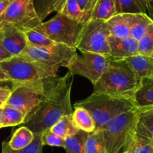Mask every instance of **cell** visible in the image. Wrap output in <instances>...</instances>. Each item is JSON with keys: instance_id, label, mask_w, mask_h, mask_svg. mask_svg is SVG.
I'll return each mask as SVG.
<instances>
[{"instance_id": "7bdbcfd3", "label": "cell", "mask_w": 153, "mask_h": 153, "mask_svg": "<svg viewBox=\"0 0 153 153\" xmlns=\"http://www.w3.org/2000/svg\"><path fill=\"white\" fill-rule=\"evenodd\" d=\"M152 56V58H153V53H152V56Z\"/></svg>"}, {"instance_id": "e0dca14e", "label": "cell", "mask_w": 153, "mask_h": 153, "mask_svg": "<svg viewBox=\"0 0 153 153\" xmlns=\"http://www.w3.org/2000/svg\"><path fill=\"white\" fill-rule=\"evenodd\" d=\"M110 35L118 38H126L130 35L129 14H120L107 21Z\"/></svg>"}, {"instance_id": "f546056e", "label": "cell", "mask_w": 153, "mask_h": 153, "mask_svg": "<svg viewBox=\"0 0 153 153\" xmlns=\"http://www.w3.org/2000/svg\"><path fill=\"white\" fill-rule=\"evenodd\" d=\"M59 13H61L73 20L82 23H87L84 13L76 0H66L64 6L62 8L61 11Z\"/></svg>"}, {"instance_id": "2e32d148", "label": "cell", "mask_w": 153, "mask_h": 153, "mask_svg": "<svg viewBox=\"0 0 153 153\" xmlns=\"http://www.w3.org/2000/svg\"><path fill=\"white\" fill-rule=\"evenodd\" d=\"M123 60L127 62L140 80L144 77L153 76V58L152 56L137 54Z\"/></svg>"}, {"instance_id": "ba28073f", "label": "cell", "mask_w": 153, "mask_h": 153, "mask_svg": "<svg viewBox=\"0 0 153 153\" xmlns=\"http://www.w3.org/2000/svg\"><path fill=\"white\" fill-rule=\"evenodd\" d=\"M76 50L59 43L49 48H35L28 45L21 54L56 73L59 68H68L77 55Z\"/></svg>"}, {"instance_id": "7c38bea8", "label": "cell", "mask_w": 153, "mask_h": 153, "mask_svg": "<svg viewBox=\"0 0 153 153\" xmlns=\"http://www.w3.org/2000/svg\"><path fill=\"white\" fill-rule=\"evenodd\" d=\"M0 45L12 56L22 53L28 42L24 32L12 24L0 25Z\"/></svg>"}, {"instance_id": "83f0119b", "label": "cell", "mask_w": 153, "mask_h": 153, "mask_svg": "<svg viewBox=\"0 0 153 153\" xmlns=\"http://www.w3.org/2000/svg\"><path fill=\"white\" fill-rule=\"evenodd\" d=\"M23 32L27 39L28 45L30 46L35 48H49L56 43L43 33L35 29H29Z\"/></svg>"}, {"instance_id": "d4e9b609", "label": "cell", "mask_w": 153, "mask_h": 153, "mask_svg": "<svg viewBox=\"0 0 153 153\" xmlns=\"http://www.w3.org/2000/svg\"><path fill=\"white\" fill-rule=\"evenodd\" d=\"M90 133L80 130L73 136L65 138V147L67 153H85V145Z\"/></svg>"}, {"instance_id": "60d3db41", "label": "cell", "mask_w": 153, "mask_h": 153, "mask_svg": "<svg viewBox=\"0 0 153 153\" xmlns=\"http://www.w3.org/2000/svg\"><path fill=\"white\" fill-rule=\"evenodd\" d=\"M2 111H3V107H0V128H2Z\"/></svg>"}, {"instance_id": "e575fe53", "label": "cell", "mask_w": 153, "mask_h": 153, "mask_svg": "<svg viewBox=\"0 0 153 153\" xmlns=\"http://www.w3.org/2000/svg\"><path fill=\"white\" fill-rule=\"evenodd\" d=\"M11 89L9 87H0V107H3L11 95Z\"/></svg>"}, {"instance_id": "484cf974", "label": "cell", "mask_w": 153, "mask_h": 153, "mask_svg": "<svg viewBox=\"0 0 153 153\" xmlns=\"http://www.w3.org/2000/svg\"><path fill=\"white\" fill-rule=\"evenodd\" d=\"M26 120V114L18 109L10 106H3L2 111V128L10 126H19L24 124Z\"/></svg>"}, {"instance_id": "ac0fdd59", "label": "cell", "mask_w": 153, "mask_h": 153, "mask_svg": "<svg viewBox=\"0 0 153 153\" xmlns=\"http://www.w3.org/2000/svg\"><path fill=\"white\" fill-rule=\"evenodd\" d=\"M130 35L129 36L136 41H139L145 34L147 28L153 21L147 14L143 13L129 14Z\"/></svg>"}, {"instance_id": "4fadbf2b", "label": "cell", "mask_w": 153, "mask_h": 153, "mask_svg": "<svg viewBox=\"0 0 153 153\" xmlns=\"http://www.w3.org/2000/svg\"><path fill=\"white\" fill-rule=\"evenodd\" d=\"M108 40L110 53L107 58L109 60H123L138 54V42L130 36L118 38L110 35Z\"/></svg>"}, {"instance_id": "52a82bcc", "label": "cell", "mask_w": 153, "mask_h": 153, "mask_svg": "<svg viewBox=\"0 0 153 153\" xmlns=\"http://www.w3.org/2000/svg\"><path fill=\"white\" fill-rule=\"evenodd\" d=\"M85 24L61 13H57L51 20L43 22L34 29L43 33L56 43L63 44L76 49V45Z\"/></svg>"}, {"instance_id": "1f68e13d", "label": "cell", "mask_w": 153, "mask_h": 153, "mask_svg": "<svg viewBox=\"0 0 153 153\" xmlns=\"http://www.w3.org/2000/svg\"><path fill=\"white\" fill-rule=\"evenodd\" d=\"M41 140L43 146L65 147V139L48 128L41 134Z\"/></svg>"}, {"instance_id": "4316f807", "label": "cell", "mask_w": 153, "mask_h": 153, "mask_svg": "<svg viewBox=\"0 0 153 153\" xmlns=\"http://www.w3.org/2000/svg\"><path fill=\"white\" fill-rule=\"evenodd\" d=\"M85 153H107L101 129H96L89 134L86 141Z\"/></svg>"}, {"instance_id": "30bf717a", "label": "cell", "mask_w": 153, "mask_h": 153, "mask_svg": "<svg viewBox=\"0 0 153 153\" xmlns=\"http://www.w3.org/2000/svg\"><path fill=\"white\" fill-rule=\"evenodd\" d=\"M42 23L32 0H12L0 16V25L12 24L23 32L35 29Z\"/></svg>"}, {"instance_id": "7402d4cb", "label": "cell", "mask_w": 153, "mask_h": 153, "mask_svg": "<svg viewBox=\"0 0 153 153\" xmlns=\"http://www.w3.org/2000/svg\"><path fill=\"white\" fill-rule=\"evenodd\" d=\"M34 137L35 134L30 129L26 126H22L14 131L8 144L12 149H21L29 146Z\"/></svg>"}, {"instance_id": "b9f144b4", "label": "cell", "mask_w": 153, "mask_h": 153, "mask_svg": "<svg viewBox=\"0 0 153 153\" xmlns=\"http://www.w3.org/2000/svg\"><path fill=\"white\" fill-rule=\"evenodd\" d=\"M122 153H130V152H122Z\"/></svg>"}, {"instance_id": "d590c367", "label": "cell", "mask_w": 153, "mask_h": 153, "mask_svg": "<svg viewBox=\"0 0 153 153\" xmlns=\"http://www.w3.org/2000/svg\"><path fill=\"white\" fill-rule=\"evenodd\" d=\"M146 4L147 15L153 20V0H145Z\"/></svg>"}, {"instance_id": "cb8c5ba5", "label": "cell", "mask_w": 153, "mask_h": 153, "mask_svg": "<svg viewBox=\"0 0 153 153\" xmlns=\"http://www.w3.org/2000/svg\"><path fill=\"white\" fill-rule=\"evenodd\" d=\"M51 130L62 138L73 136L79 132V129L74 126L72 115H65L57 121Z\"/></svg>"}, {"instance_id": "ab89813d", "label": "cell", "mask_w": 153, "mask_h": 153, "mask_svg": "<svg viewBox=\"0 0 153 153\" xmlns=\"http://www.w3.org/2000/svg\"><path fill=\"white\" fill-rule=\"evenodd\" d=\"M0 87L12 88V82L10 81H0Z\"/></svg>"}, {"instance_id": "836d02e7", "label": "cell", "mask_w": 153, "mask_h": 153, "mask_svg": "<svg viewBox=\"0 0 153 153\" xmlns=\"http://www.w3.org/2000/svg\"><path fill=\"white\" fill-rule=\"evenodd\" d=\"M80 5V8L83 11L87 22L91 20L92 11L98 0H76Z\"/></svg>"}, {"instance_id": "d6986e66", "label": "cell", "mask_w": 153, "mask_h": 153, "mask_svg": "<svg viewBox=\"0 0 153 153\" xmlns=\"http://www.w3.org/2000/svg\"><path fill=\"white\" fill-rule=\"evenodd\" d=\"M72 118L74 124L79 130L87 133H92L96 130V126L93 118L88 110L83 107L75 106Z\"/></svg>"}, {"instance_id": "7a4b0ae2", "label": "cell", "mask_w": 153, "mask_h": 153, "mask_svg": "<svg viewBox=\"0 0 153 153\" xmlns=\"http://www.w3.org/2000/svg\"><path fill=\"white\" fill-rule=\"evenodd\" d=\"M140 81L125 60H109L108 67L94 85L92 93L107 94L132 101Z\"/></svg>"}, {"instance_id": "3957f363", "label": "cell", "mask_w": 153, "mask_h": 153, "mask_svg": "<svg viewBox=\"0 0 153 153\" xmlns=\"http://www.w3.org/2000/svg\"><path fill=\"white\" fill-rule=\"evenodd\" d=\"M60 78L56 76L38 81L12 83L11 95L5 104L18 109L26 114L25 124L32 118L41 104L48 98Z\"/></svg>"}, {"instance_id": "74e56055", "label": "cell", "mask_w": 153, "mask_h": 153, "mask_svg": "<svg viewBox=\"0 0 153 153\" xmlns=\"http://www.w3.org/2000/svg\"><path fill=\"white\" fill-rule=\"evenodd\" d=\"M12 0H0V16L8 7V5L11 3Z\"/></svg>"}, {"instance_id": "f35d334b", "label": "cell", "mask_w": 153, "mask_h": 153, "mask_svg": "<svg viewBox=\"0 0 153 153\" xmlns=\"http://www.w3.org/2000/svg\"><path fill=\"white\" fill-rule=\"evenodd\" d=\"M0 81H10V79L8 78V75L5 73L3 70L0 68Z\"/></svg>"}, {"instance_id": "9a60e30c", "label": "cell", "mask_w": 153, "mask_h": 153, "mask_svg": "<svg viewBox=\"0 0 153 153\" xmlns=\"http://www.w3.org/2000/svg\"><path fill=\"white\" fill-rule=\"evenodd\" d=\"M132 103L137 110L153 107V76L141 79L134 94Z\"/></svg>"}, {"instance_id": "9c48e42d", "label": "cell", "mask_w": 153, "mask_h": 153, "mask_svg": "<svg viewBox=\"0 0 153 153\" xmlns=\"http://www.w3.org/2000/svg\"><path fill=\"white\" fill-rule=\"evenodd\" d=\"M110 30L107 21L91 19L86 23L76 48L80 52H91L107 57L110 56Z\"/></svg>"}, {"instance_id": "277c9868", "label": "cell", "mask_w": 153, "mask_h": 153, "mask_svg": "<svg viewBox=\"0 0 153 153\" xmlns=\"http://www.w3.org/2000/svg\"><path fill=\"white\" fill-rule=\"evenodd\" d=\"M75 106L88 110L95 121L96 129H103L117 116L136 109L129 100L103 93H92L86 99L76 103Z\"/></svg>"}, {"instance_id": "4dcf8cb0", "label": "cell", "mask_w": 153, "mask_h": 153, "mask_svg": "<svg viewBox=\"0 0 153 153\" xmlns=\"http://www.w3.org/2000/svg\"><path fill=\"white\" fill-rule=\"evenodd\" d=\"M153 53V21L147 28L145 34L138 41V54L151 56Z\"/></svg>"}, {"instance_id": "ffe728a7", "label": "cell", "mask_w": 153, "mask_h": 153, "mask_svg": "<svg viewBox=\"0 0 153 153\" xmlns=\"http://www.w3.org/2000/svg\"><path fill=\"white\" fill-rule=\"evenodd\" d=\"M35 11L43 21L53 12H60L66 0H32Z\"/></svg>"}, {"instance_id": "f1b7e54d", "label": "cell", "mask_w": 153, "mask_h": 153, "mask_svg": "<svg viewBox=\"0 0 153 153\" xmlns=\"http://www.w3.org/2000/svg\"><path fill=\"white\" fill-rule=\"evenodd\" d=\"M43 146L41 140V134H35L32 142L21 149H12L8 146V142L4 141L2 144V153H43Z\"/></svg>"}, {"instance_id": "603a6c76", "label": "cell", "mask_w": 153, "mask_h": 153, "mask_svg": "<svg viewBox=\"0 0 153 153\" xmlns=\"http://www.w3.org/2000/svg\"><path fill=\"white\" fill-rule=\"evenodd\" d=\"M117 14H147L145 0H115Z\"/></svg>"}, {"instance_id": "d6a6232c", "label": "cell", "mask_w": 153, "mask_h": 153, "mask_svg": "<svg viewBox=\"0 0 153 153\" xmlns=\"http://www.w3.org/2000/svg\"><path fill=\"white\" fill-rule=\"evenodd\" d=\"M139 123L142 124L151 134L153 135V107L138 110Z\"/></svg>"}, {"instance_id": "8fae6325", "label": "cell", "mask_w": 153, "mask_h": 153, "mask_svg": "<svg viewBox=\"0 0 153 153\" xmlns=\"http://www.w3.org/2000/svg\"><path fill=\"white\" fill-rule=\"evenodd\" d=\"M109 60L104 56L82 51L80 54L76 55L68 69L72 75L84 76L95 85L107 70Z\"/></svg>"}, {"instance_id": "5bb4252c", "label": "cell", "mask_w": 153, "mask_h": 153, "mask_svg": "<svg viewBox=\"0 0 153 153\" xmlns=\"http://www.w3.org/2000/svg\"><path fill=\"white\" fill-rule=\"evenodd\" d=\"M126 151L130 153H153V135L139 122Z\"/></svg>"}, {"instance_id": "5b68a950", "label": "cell", "mask_w": 153, "mask_h": 153, "mask_svg": "<svg viewBox=\"0 0 153 153\" xmlns=\"http://www.w3.org/2000/svg\"><path fill=\"white\" fill-rule=\"evenodd\" d=\"M139 122L137 109L117 116L101 130L107 153H122L133 138Z\"/></svg>"}, {"instance_id": "8d00e7d4", "label": "cell", "mask_w": 153, "mask_h": 153, "mask_svg": "<svg viewBox=\"0 0 153 153\" xmlns=\"http://www.w3.org/2000/svg\"><path fill=\"white\" fill-rule=\"evenodd\" d=\"M11 56H12L10 53H8L4 49L3 47L0 45V62L4 61V60L7 59L11 58Z\"/></svg>"}, {"instance_id": "8992f818", "label": "cell", "mask_w": 153, "mask_h": 153, "mask_svg": "<svg viewBox=\"0 0 153 153\" xmlns=\"http://www.w3.org/2000/svg\"><path fill=\"white\" fill-rule=\"evenodd\" d=\"M0 68L12 83L38 81L57 76L53 71L23 54L1 62Z\"/></svg>"}, {"instance_id": "44dd1931", "label": "cell", "mask_w": 153, "mask_h": 153, "mask_svg": "<svg viewBox=\"0 0 153 153\" xmlns=\"http://www.w3.org/2000/svg\"><path fill=\"white\" fill-rule=\"evenodd\" d=\"M117 14L115 0H98L92 11L91 19L107 21Z\"/></svg>"}, {"instance_id": "6da1fadb", "label": "cell", "mask_w": 153, "mask_h": 153, "mask_svg": "<svg viewBox=\"0 0 153 153\" xmlns=\"http://www.w3.org/2000/svg\"><path fill=\"white\" fill-rule=\"evenodd\" d=\"M71 75L68 71L62 76L48 98L24 124L34 134H41L45 130L51 128L62 117L73 114L71 103L72 80L69 81Z\"/></svg>"}]
</instances>
